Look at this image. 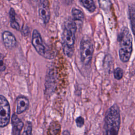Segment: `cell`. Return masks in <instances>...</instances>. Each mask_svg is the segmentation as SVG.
I'll return each mask as SVG.
<instances>
[{
    "mask_svg": "<svg viewBox=\"0 0 135 135\" xmlns=\"http://www.w3.org/2000/svg\"><path fill=\"white\" fill-rule=\"evenodd\" d=\"M120 121L119 108L117 104H113L109 108L105 115L104 135H118Z\"/></svg>",
    "mask_w": 135,
    "mask_h": 135,
    "instance_id": "cell-1",
    "label": "cell"
},
{
    "mask_svg": "<svg viewBox=\"0 0 135 135\" xmlns=\"http://www.w3.org/2000/svg\"><path fill=\"white\" fill-rule=\"evenodd\" d=\"M76 25L74 21L70 20L64 25L62 34V45L64 54L68 57L72 56L74 53L75 34Z\"/></svg>",
    "mask_w": 135,
    "mask_h": 135,
    "instance_id": "cell-2",
    "label": "cell"
},
{
    "mask_svg": "<svg viewBox=\"0 0 135 135\" xmlns=\"http://www.w3.org/2000/svg\"><path fill=\"white\" fill-rule=\"evenodd\" d=\"M118 41L120 46V59L123 62H127L130 58L132 51V38L128 28L124 27L118 36Z\"/></svg>",
    "mask_w": 135,
    "mask_h": 135,
    "instance_id": "cell-3",
    "label": "cell"
},
{
    "mask_svg": "<svg viewBox=\"0 0 135 135\" xmlns=\"http://www.w3.org/2000/svg\"><path fill=\"white\" fill-rule=\"evenodd\" d=\"M93 53V46L91 40L83 37L80 43L81 60L83 64L88 65L92 60Z\"/></svg>",
    "mask_w": 135,
    "mask_h": 135,
    "instance_id": "cell-4",
    "label": "cell"
},
{
    "mask_svg": "<svg viewBox=\"0 0 135 135\" xmlns=\"http://www.w3.org/2000/svg\"><path fill=\"white\" fill-rule=\"evenodd\" d=\"M10 120V107L6 99L0 95V127L6 126Z\"/></svg>",
    "mask_w": 135,
    "mask_h": 135,
    "instance_id": "cell-5",
    "label": "cell"
},
{
    "mask_svg": "<svg viewBox=\"0 0 135 135\" xmlns=\"http://www.w3.org/2000/svg\"><path fill=\"white\" fill-rule=\"evenodd\" d=\"M32 44L40 55L46 58H50L49 54L47 53V51L43 44L41 35L36 30H34L33 32Z\"/></svg>",
    "mask_w": 135,
    "mask_h": 135,
    "instance_id": "cell-6",
    "label": "cell"
},
{
    "mask_svg": "<svg viewBox=\"0 0 135 135\" xmlns=\"http://www.w3.org/2000/svg\"><path fill=\"white\" fill-rule=\"evenodd\" d=\"M39 15L44 23L47 24L50 18V12L47 0H43L40 5Z\"/></svg>",
    "mask_w": 135,
    "mask_h": 135,
    "instance_id": "cell-7",
    "label": "cell"
},
{
    "mask_svg": "<svg viewBox=\"0 0 135 135\" xmlns=\"http://www.w3.org/2000/svg\"><path fill=\"white\" fill-rule=\"evenodd\" d=\"M2 37L5 46L8 49H12L16 44L15 36L9 31H5L2 34Z\"/></svg>",
    "mask_w": 135,
    "mask_h": 135,
    "instance_id": "cell-8",
    "label": "cell"
},
{
    "mask_svg": "<svg viewBox=\"0 0 135 135\" xmlns=\"http://www.w3.org/2000/svg\"><path fill=\"white\" fill-rule=\"evenodd\" d=\"M11 122L12 124V134L20 135V132L24 126L23 122L14 114L12 116Z\"/></svg>",
    "mask_w": 135,
    "mask_h": 135,
    "instance_id": "cell-9",
    "label": "cell"
},
{
    "mask_svg": "<svg viewBox=\"0 0 135 135\" xmlns=\"http://www.w3.org/2000/svg\"><path fill=\"white\" fill-rule=\"evenodd\" d=\"M17 113L21 114L25 111L28 107L29 101L25 97L21 96L17 98Z\"/></svg>",
    "mask_w": 135,
    "mask_h": 135,
    "instance_id": "cell-10",
    "label": "cell"
},
{
    "mask_svg": "<svg viewBox=\"0 0 135 135\" xmlns=\"http://www.w3.org/2000/svg\"><path fill=\"white\" fill-rule=\"evenodd\" d=\"M129 15L130 20L132 33L135 35V5L133 4L129 7Z\"/></svg>",
    "mask_w": 135,
    "mask_h": 135,
    "instance_id": "cell-11",
    "label": "cell"
},
{
    "mask_svg": "<svg viewBox=\"0 0 135 135\" xmlns=\"http://www.w3.org/2000/svg\"><path fill=\"white\" fill-rule=\"evenodd\" d=\"M61 130V126L56 121L52 122L48 130V133L49 135H59Z\"/></svg>",
    "mask_w": 135,
    "mask_h": 135,
    "instance_id": "cell-12",
    "label": "cell"
},
{
    "mask_svg": "<svg viewBox=\"0 0 135 135\" xmlns=\"http://www.w3.org/2000/svg\"><path fill=\"white\" fill-rule=\"evenodd\" d=\"M79 1L82 5L90 12L93 13L95 10L96 7L93 0H79Z\"/></svg>",
    "mask_w": 135,
    "mask_h": 135,
    "instance_id": "cell-13",
    "label": "cell"
},
{
    "mask_svg": "<svg viewBox=\"0 0 135 135\" xmlns=\"http://www.w3.org/2000/svg\"><path fill=\"white\" fill-rule=\"evenodd\" d=\"M9 14L11 26L13 28L15 29L17 31H19L20 26L15 20V13L14 9L13 8H10Z\"/></svg>",
    "mask_w": 135,
    "mask_h": 135,
    "instance_id": "cell-14",
    "label": "cell"
},
{
    "mask_svg": "<svg viewBox=\"0 0 135 135\" xmlns=\"http://www.w3.org/2000/svg\"><path fill=\"white\" fill-rule=\"evenodd\" d=\"M72 15L73 17L74 21L82 22L84 18L83 13L79 9L73 8L72 10Z\"/></svg>",
    "mask_w": 135,
    "mask_h": 135,
    "instance_id": "cell-15",
    "label": "cell"
},
{
    "mask_svg": "<svg viewBox=\"0 0 135 135\" xmlns=\"http://www.w3.org/2000/svg\"><path fill=\"white\" fill-rule=\"evenodd\" d=\"M100 7L105 12L110 11L111 3L110 0H98Z\"/></svg>",
    "mask_w": 135,
    "mask_h": 135,
    "instance_id": "cell-16",
    "label": "cell"
},
{
    "mask_svg": "<svg viewBox=\"0 0 135 135\" xmlns=\"http://www.w3.org/2000/svg\"><path fill=\"white\" fill-rule=\"evenodd\" d=\"M114 77L117 80H121L123 75V72L121 68H117L113 72Z\"/></svg>",
    "mask_w": 135,
    "mask_h": 135,
    "instance_id": "cell-17",
    "label": "cell"
},
{
    "mask_svg": "<svg viewBox=\"0 0 135 135\" xmlns=\"http://www.w3.org/2000/svg\"><path fill=\"white\" fill-rule=\"evenodd\" d=\"M32 124L30 122L28 121L26 122V124L24 127L23 133L22 135H32Z\"/></svg>",
    "mask_w": 135,
    "mask_h": 135,
    "instance_id": "cell-18",
    "label": "cell"
},
{
    "mask_svg": "<svg viewBox=\"0 0 135 135\" xmlns=\"http://www.w3.org/2000/svg\"><path fill=\"white\" fill-rule=\"evenodd\" d=\"M4 56L0 53V71H4L6 69V66L4 63Z\"/></svg>",
    "mask_w": 135,
    "mask_h": 135,
    "instance_id": "cell-19",
    "label": "cell"
},
{
    "mask_svg": "<svg viewBox=\"0 0 135 135\" xmlns=\"http://www.w3.org/2000/svg\"><path fill=\"white\" fill-rule=\"evenodd\" d=\"M75 122H76V126L78 127L81 128L83 126V124L84 123V120L82 117L80 116V117H78L76 119Z\"/></svg>",
    "mask_w": 135,
    "mask_h": 135,
    "instance_id": "cell-20",
    "label": "cell"
},
{
    "mask_svg": "<svg viewBox=\"0 0 135 135\" xmlns=\"http://www.w3.org/2000/svg\"><path fill=\"white\" fill-rule=\"evenodd\" d=\"M62 135H70V133H69V132L68 131L65 130V131H64L63 132Z\"/></svg>",
    "mask_w": 135,
    "mask_h": 135,
    "instance_id": "cell-21",
    "label": "cell"
},
{
    "mask_svg": "<svg viewBox=\"0 0 135 135\" xmlns=\"http://www.w3.org/2000/svg\"><path fill=\"white\" fill-rule=\"evenodd\" d=\"M31 1L32 2H33V3H36L37 2V1H38V0H31Z\"/></svg>",
    "mask_w": 135,
    "mask_h": 135,
    "instance_id": "cell-22",
    "label": "cell"
},
{
    "mask_svg": "<svg viewBox=\"0 0 135 135\" xmlns=\"http://www.w3.org/2000/svg\"><path fill=\"white\" fill-rule=\"evenodd\" d=\"M8 1H12V0H8Z\"/></svg>",
    "mask_w": 135,
    "mask_h": 135,
    "instance_id": "cell-23",
    "label": "cell"
}]
</instances>
